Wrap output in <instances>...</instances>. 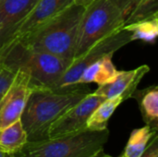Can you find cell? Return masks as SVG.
Listing matches in <instances>:
<instances>
[{"instance_id":"cell-1","label":"cell","mask_w":158,"mask_h":157,"mask_svg":"<svg viewBox=\"0 0 158 157\" xmlns=\"http://www.w3.org/2000/svg\"><path fill=\"white\" fill-rule=\"evenodd\" d=\"M89 90L88 88L69 93L32 90L19 119L27 135V143L47 140L51 125L90 93Z\"/></svg>"},{"instance_id":"cell-2","label":"cell","mask_w":158,"mask_h":157,"mask_svg":"<svg viewBox=\"0 0 158 157\" xmlns=\"http://www.w3.org/2000/svg\"><path fill=\"white\" fill-rule=\"evenodd\" d=\"M84 8L85 6L73 3L17 43L71 62L74 58L78 28Z\"/></svg>"},{"instance_id":"cell-3","label":"cell","mask_w":158,"mask_h":157,"mask_svg":"<svg viewBox=\"0 0 158 157\" xmlns=\"http://www.w3.org/2000/svg\"><path fill=\"white\" fill-rule=\"evenodd\" d=\"M136 2L137 0H94L87 5L78 28L74 58L97 41L121 29Z\"/></svg>"},{"instance_id":"cell-4","label":"cell","mask_w":158,"mask_h":157,"mask_svg":"<svg viewBox=\"0 0 158 157\" xmlns=\"http://www.w3.org/2000/svg\"><path fill=\"white\" fill-rule=\"evenodd\" d=\"M0 59L14 71H25L32 90H50L71 62L49 53L31 50L17 43L0 54Z\"/></svg>"},{"instance_id":"cell-5","label":"cell","mask_w":158,"mask_h":157,"mask_svg":"<svg viewBox=\"0 0 158 157\" xmlns=\"http://www.w3.org/2000/svg\"><path fill=\"white\" fill-rule=\"evenodd\" d=\"M109 130H90L56 139L26 143L15 157H95L104 152Z\"/></svg>"},{"instance_id":"cell-6","label":"cell","mask_w":158,"mask_h":157,"mask_svg":"<svg viewBox=\"0 0 158 157\" xmlns=\"http://www.w3.org/2000/svg\"><path fill=\"white\" fill-rule=\"evenodd\" d=\"M131 41V33L123 29L113 31L101 40L94 43L83 54L74 58L67 68L58 81L49 90L56 93H69L77 90L88 89L87 84L78 85V80L82 72L93 63L103 56L113 54Z\"/></svg>"},{"instance_id":"cell-7","label":"cell","mask_w":158,"mask_h":157,"mask_svg":"<svg viewBox=\"0 0 158 157\" xmlns=\"http://www.w3.org/2000/svg\"><path fill=\"white\" fill-rule=\"evenodd\" d=\"M105 100L104 97L94 93H88L51 125L48 139H56L87 130L88 118Z\"/></svg>"},{"instance_id":"cell-8","label":"cell","mask_w":158,"mask_h":157,"mask_svg":"<svg viewBox=\"0 0 158 157\" xmlns=\"http://www.w3.org/2000/svg\"><path fill=\"white\" fill-rule=\"evenodd\" d=\"M31 92L29 75L23 70H17L12 83L0 99V129L20 119Z\"/></svg>"},{"instance_id":"cell-9","label":"cell","mask_w":158,"mask_h":157,"mask_svg":"<svg viewBox=\"0 0 158 157\" xmlns=\"http://www.w3.org/2000/svg\"><path fill=\"white\" fill-rule=\"evenodd\" d=\"M73 3V0H38L31 12L17 27L0 50V54L6 48L24 39Z\"/></svg>"},{"instance_id":"cell-10","label":"cell","mask_w":158,"mask_h":157,"mask_svg":"<svg viewBox=\"0 0 158 157\" xmlns=\"http://www.w3.org/2000/svg\"><path fill=\"white\" fill-rule=\"evenodd\" d=\"M149 70L150 68L147 65H143L133 70L118 71V75L112 81L99 85L94 93L105 99L122 96L125 101L132 97L142 79Z\"/></svg>"},{"instance_id":"cell-11","label":"cell","mask_w":158,"mask_h":157,"mask_svg":"<svg viewBox=\"0 0 158 157\" xmlns=\"http://www.w3.org/2000/svg\"><path fill=\"white\" fill-rule=\"evenodd\" d=\"M38 0L0 1V50Z\"/></svg>"},{"instance_id":"cell-12","label":"cell","mask_w":158,"mask_h":157,"mask_svg":"<svg viewBox=\"0 0 158 157\" xmlns=\"http://www.w3.org/2000/svg\"><path fill=\"white\" fill-rule=\"evenodd\" d=\"M112 56L113 54L106 55L90 65L82 72L77 84L81 85L93 82L102 85L112 81L118 73V70L112 62Z\"/></svg>"},{"instance_id":"cell-13","label":"cell","mask_w":158,"mask_h":157,"mask_svg":"<svg viewBox=\"0 0 158 157\" xmlns=\"http://www.w3.org/2000/svg\"><path fill=\"white\" fill-rule=\"evenodd\" d=\"M132 97L136 98L146 125L157 130L158 123V88L154 85L142 91H137Z\"/></svg>"},{"instance_id":"cell-14","label":"cell","mask_w":158,"mask_h":157,"mask_svg":"<svg viewBox=\"0 0 158 157\" xmlns=\"http://www.w3.org/2000/svg\"><path fill=\"white\" fill-rule=\"evenodd\" d=\"M27 143V135L20 120L0 129V150L6 155L17 154Z\"/></svg>"},{"instance_id":"cell-15","label":"cell","mask_w":158,"mask_h":157,"mask_svg":"<svg viewBox=\"0 0 158 157\" xmlns=\"http://www.w3.org/2000/svg\"><path fill=\"white\" fill-rule=\"evenodd\" d=\"M124 102L122 96L106 99L92 113L87 121V130H103L107 129V122L117 107Z\"/></svg>"},{"instance_id":"cell-16","label":"cell","mask_w":158,"mask_h":157,"mask_svg":"<svg viewBox=\"0 0 158 157\" xmlns=\"http://www.w3.org/2000/svg\"><path fill=\"white\" fill-rule=\"evenodd\" d=\"M156 134H157V130L148 125L133 130L121 157H141Z\"/></svg>"},{"instance_id":"cell-17","label":"cell","mask_w":158,"mask_h":157,"mask_svg":"<svg viewBox=\"0 0 158 157\" xmlns=\"http://www.w3.org/2000/svg\"><path fill=\"white\" fill-rule=\"evenodd\" d=\"M131 33V41L143 40L154 43L158 35V17L123 26Z\"/></svg>"},{"instance_id":"cell-18","label":"cell","mask_w":158,"mask_h":157,"mask_svg":"<svg viewBox=\"0 0 158 157\" xmlns=\"http://www.w3.org/2000/svg\"><path fill=\"white\" fill-rule=\"evenodd\" d=\"M156 17H158V0H138L129 14L125 25Z\"/></svg>"},{"instance_id":"cell-19","label":"cell","mask_w":158,"mask_h":157,"mask_svg":"<svg viewBox=\"0 0 158 157\" xmlns=\"http://www.w3.org/2000/svg\"><path fill=\"white\" fill-rule=\"evenodd\" d=\"M15 75L16 71L0 59V99L9 88Z\"/></svg>"},{"instance_id":"cell-20","label":"cell","mask_w":158,"mask_h":157,"mask_svg":"<svg viewBox=\"0 0 158 157\" xmlns=\"http://www.w3.org/2000/svg\"><path fill=\"white\" fill-rule=\"evenodd\" d=\"M141 157H158V137L156 134L148 143Z\"/></svg>"},{"instance_id":"cell-21","label":"cell","mask_w":158,"mask_h":157,"mask_svg":"<svg viewBox=\"0 0 158 157\" xmlns=\"http://www.w3.org/2000/svg\"><path fill=\"white\" fill-rule=\"evenodd\" d=\"M92 1H94V0H73V2L75 4H78V5H81V6H86Z\"/></svg>"},{"instance_id":"cell-22","label":"cell","mask_w":158,"mask_h":157,"mask_svg":"<svg viewBox=\"0 0 158 157\" xmlns=\"http://www.w3.org/2000/svg\"><path fill=\"white\" fill-rule=\"evenodd\" d=\"M95 157H111V156H109V155H105V154L102 152V153H100L98 155H96ZM118 157H121V155H119V156H118Z\"/></svg>"},{"instance_id":"cell-23","label":"cell","mask_w":158,"mask_h":157,"mask_svg":"<svg viewBox=\"0 0 158 157\" xmlns=\"http://www.w3.org/2000/svg\"><path fill=\"white\" fill-rule=\"evenodd\" d=\"M0 157H6V154H5V153H3L1 150H0Z\"/></svg>"},{"instance_id":"cell-24","label":"cell","mask_w":158,"mask_h":157,"mask_svg":"<svg viewBox=\"0 0 158 157\" xmlns=\"http://www.w3.org/2000/svg\"><path fill=\"white\" fill-rule=\"evenodd\" d=\"M6 157H15L14 155H6Z\"/></svg>"},{"instance_id":"cell-25","label":"cell","mask_w":158,"mask_h":157,"mask_svg":"<svg viewBox=\"0 0 158 157\" xmlns=\"http://www.w3.org/2000/svg\"><path fill=\"white\" fill-rule=\"evenodd\" d=\"M137 1H138V0H137Z\"/></svg>"},{"instance_id":"cell-26","label":"cell","mask_w":158,"mask_h":157,"mask_svg":"<svg viewBox=\"0 0 158 157\" xmlns=\"http://www.w3.org/2000/svg\"><path fill=\"white\" fill-rule=\"evenodd\" d=\"M0 1H1V0H0Z\"/></svg>"}]
</instances>
